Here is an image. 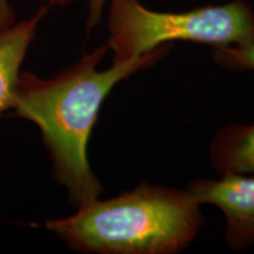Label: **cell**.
<instances>
[{
  "mask_svg": "<svg viewBox=\"0 0 254 254\" xmlns=\"http://www.w3.org/2000/svg\"><path fill=\"white\" fill-rule=\"evenodd\" d=\"M170 50L171 45H164L99 69L109 51L103 45L52 78L20 73L12 111L38 126L52 164V177L67 190L73 207L100 198L103 192L88 161L87 148L105 99L119 82L153 66Z\"/></svg>",
  "mask_w": 254,
  "mask_h": 254,
  "instance_id": "obj_1",
  "label": "cell"
},
{
  "mask_svg": "<svg viewBox=\"0 0 254 254\" xmlns=\"http://www.w3.org/2000/svg\"><path fill=\"white\" fill-rule=\"evenodd\" d=\"M45 226L69 249L98 254H176L204 225L187 190L141 183L113 198L93 200Z\"/></svg>",
  "mask_w": 254,
  "mask_h": 254,
  "instance_id": "obj_2",
  "label": "cell"
},
{
  "mask_svg": "<svg viewBox=\"0 0 254 254\" xmlns=\"http://www.w3.org/2000/svg\"><path fill=\"white\" fill-rule=\"evenodd\" d=\"M109 31L106 45L113 52V63H123L173 41L213 47L250 43L254 40V11L245 1L158 12L139 0H111Z\"/></svg>",
  "mask_w": 254,
  "mask_h": 254,
  "instance_id": "obj_3",
  "label": "cell"
},
{
  "mask_svg": "<svg viewBox=\"0 0 254 254\" xmlns=\"http://www.w3.org/2000/svg\"><path fill=\"white\" fill-rule=\"evenodd\" d=\"M187 190L200 205L211 204L225 217V240L233 251L254 244V176L226 174L220 179H196Z\"/></svg>",
  "mask_w": 254,
  "mask_h": 254,
  "instance_id": "obj_4",
  "label": "cell"
},
{
  "mask_svg": "<svg viewBox=\"0 0 254 254\" xmlns=\"http://www.w3.org/2000/svg\"><path fill=\"white\" fill-rule=\"evenodd\" d=\"M50 7L43 6L30 19L0 30V116L13 109L21 65Z\"/></svg>",
  "mask_w": 254,
  "mask_h": 254,
  "instance_id": "obj_5",
  "label": "cell"
},
{
  "mask_svg": "<svg viewBox=\"0 0 254 254\" xmlns=\"http://www.w3.org/2000/svg\"><path fill=\"white\" fill-rule=\"evenodd\" d=\"M209 160L220 176H254V123L221 127L209 145Z\"/></svg>",
  "mask_w": 254,
  "mask_h": 254,
  "instance_id": "obj_6",
  "label": "cell"
},
{
  "mask_svg": "<svg viewBox=\"0 0 254 254\" xmlns=\"http://www.w3.org/2000/svg\"><path fill=\"white\" fill-rule=\"evenodd\" d=\"M212 58L227 71L254 73V40L241 45L213 47Z\"/></svg>",
  "mask_w": 254,
  "mask_h": 254,
  "instance_id": "obj_7",
  "label": "cell"
},
{
  "mask_svg": "<svg viewBox=\"0 0 254 254\" xmlns=\"http://www.w3.org/2000/svg\"><path fill=\"white\" fill-rule=\"evenodd\" d=\"M74 0H51L50 6H65ZM15 23V14L13 8L9 5V0H0V30H4Z\"/></svg>",
  "mask_w": 254,
  "mask_h": 254,
  "instance_id": "obj_8",
  "label": "cell"
},
{
  "mask_svg": "<svg viewBox=\"0 0 254 254\" xmlns=\"http://www.w3.org/2000/svg\"><path fill=\"white\" fill-rule=\"evenodd\" d=\"M106 0H88V17H87V28L91 30L95 25L99 23L103 8Z\"/></svg>",
  "mask_w": 254,
  "mask_h": 254,
  "instance_id": "obj_9",
  "label": "cell"
}]
</instances>
